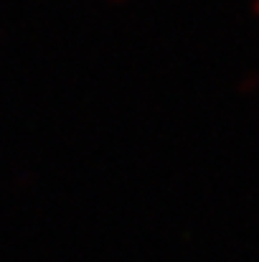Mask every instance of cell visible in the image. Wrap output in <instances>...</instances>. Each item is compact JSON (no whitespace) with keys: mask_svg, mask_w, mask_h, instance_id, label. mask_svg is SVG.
I'll return each mask as SVG.
<instances>
[{"mask_svg":"<svg viewBox=\"0 0 259 262\" xmlns=\"http://www.w3.org/2000/svg\"><path fill=\"white\" fill-rule=\"evenodd\" d=\"M254 10H257V13H259V3H257V5H254Z\"/></svg>","mask_w":259,"mask_h":262,"instance_id":"obj_1","label":"cell"}]
</instances>
